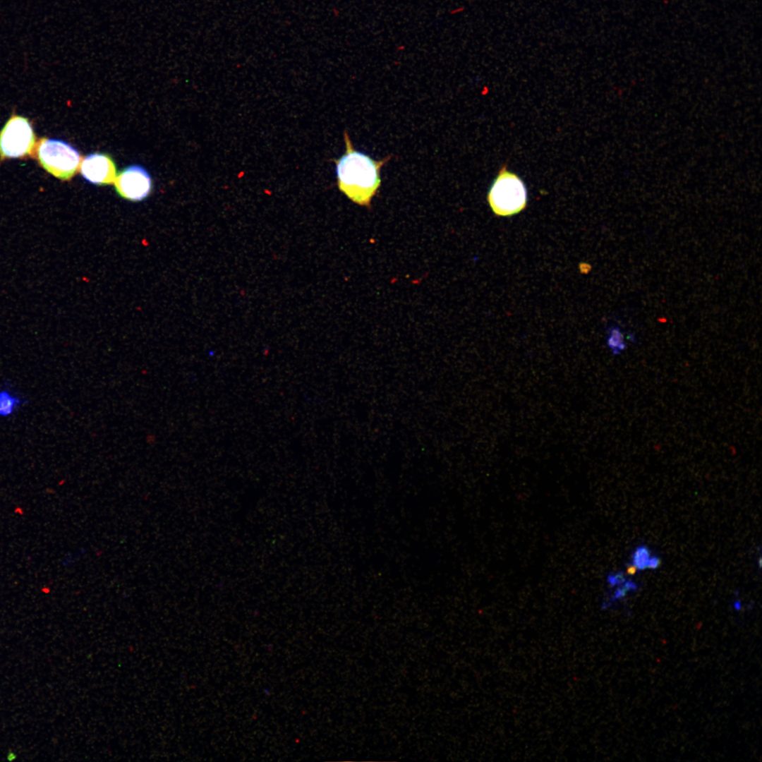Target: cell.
I'll return each mask as SVG.
<instances>
[{
    "mask_svg": "<svg viewBox=\"0 0 762 762\" xmlns=\"http://www.w3.org/2000/svg\"><path fill=\"white\" fill-rule=\"evenodd\" d=\"M623 586L626 588V590L627 591H636L637 589L636 584L635 583H634L633 581H626L624 583Z\"/></svg>",
    "mask_w": 762,
    "mask_h": 762,
    "instance_id": "cell-12",
    "label": "cell"
},
{
    "mask_svg": "<svg viewBox=\"0 0 762 762\" xmlns=\"http://www.w3.org/2000/svg\"><path fill=\"white\" fill-rule=\"evenodd\" d=\"M636 572H637V568L633 564L631 565H629V566L627 567V575H630V576L634 575L636 573Z\"/></svg>",
    "mask_w": 762,
    "mask_h": 762,
    "instance_id": "cell-14",
    "label": "cell"
},
{
    "mask_svg": "<svg viewBox=\"0 0 762 762\" xmlns=\"http://www.w3.org/2000/svg\"><path fill=\"white\" fill-rule=\"evenodd\" d=\"M487 200L498 216H511L523 210L527 202V190L522 179L502 166L488 190Z\"/></svg>",
    "mask_w": 762,
    "mask_h": 762,
    "instance_id": "cell-2",
    "label": "cell"
},
{
    "mask_svg": "<svg viewBox=\"0 0 762 762\" xmlns=\"http://www.w3.org/2000/svg\"><path fill=\"white\" fill-rule=\"evenodd\" d=\"M119 195L126 200L138 202L149 196L152 191V179L142 166H128L119 172L114 181Z\"/></svg>",
    "mask_w": 762,
    "mask_h": 762,
    "instance_id": "cell-5",
    "label": "cell"
},
{
    "mask_svg": "<svg viewBox=\"0 0 762 762\" xmlns=\"http://www.w3.org/2000/svg\"><path fill=\"white\" fill-rule=\"evenodd\" d=\"M627 592V591L622 586V587L617 588V590L616 591L613 598H622L623 596L625 595Z\"/></svg>",
    "mask_w": 762,
    "mask_h": 762,
    "instance_id": "cell-13",
    "label": "cell"
},
{
    "mask_svg": "<svg viewBox=\"0 0 762 762\" xmlns=\"http://www.w3.org/2000/svg\"><path fill=\"white\" fill-rule=\"evenodd\" d=\"M36 145V137L28 119L12 115L0 131L1 160L31 155Z\"/></svg>",
    "mask_w": 762,
    "mask_h": 762,
    "instance_id": "cell-4",
    "label": "cell"
},
{
    "mask_svg": "<svg viewBox=\"0 0 762 762\" xmlns=\"http://www.w3.org/2000/svg\"><path fill=\"white\" fill-rule=\"evenodd\" d=\"M660 564L661 560L659 557H651L648 562L647 568L651 569H655L660 567Z\"/></svg>",
    "mask_w": 762,
    "mask_h": 762,
    "instance_id": "cell-11",
    "label": "cell"
},
{
    "mask_svg": "<svg viewBox=\"0 0 762 762\" xmlns=\"http://www.w3.org/2000/svg\"><path fill=\"white\" fill-rule=\"evenodd\" d=\"M80 171L85 180L97 186L111 184L116 176V167L112 157L104 152H94L84 157Z\"/></svg>",
    "mask_w": 762,
    "mask_h": 762,
    "instance_id": "cell-6",
    "label": "cell"
},
{
    "mask_svg": "<svg viewBox=\"0 0 762 762\" xmlns=\"http://www.w3.org/2000/svg\"><path fill=\"white\" fill-rule=\"evenodd\" d=\"M36 155L40 164L62 181L71 180L82 161L78 150L59 139L41 138L36 145Z\"/></svg>",
    "mask_w": 762,
    "mask_h": 762,
    "instance_id": "cell-3",
    "label": "cell"
},
{
    "mask_svg": "<svg viewBox=\"0 0 762 762\" xmlns=\"http://www.w3.org/2000/svg\"><path fill=\"white\" fill-rule=\"evenodd\" d=\"M625 581H626V578H625L623 572H619L617 574H615L614 576H610L609 577V582L612 586L613 585L622 584V583H624Z\"/></svg>",
    "mask_w": 762,
    "mask_h": 762,
    "instance_id": "cell-10",
    "label": "cell"
},
{
    "mask_svg": "<svg viewBox=\"0 0 762 762\" xmlns=\"http://www.w3.org/2000/svg\"><path fill=\"white\" fill-rule=\"evenodd\" d=\"M28 403V399L15 389L11 384L6 382L0 386L1 419L13 417Z\"/></svg>",
    "mask_w": 762,
    "mask_h": 762,
    "instance_id": "cell-7",
    "label": "cell"
},
{
    "mask_svg": "<svg viewBox=\"0 0 762 762\" xmlns=\"http://www.w3.org/2000/svg\"><path fill=\"white\" fill-rule=\"evenodd\" d=\"M650 557L649 549L644 545H641L638 547L634 552L632 555V563L637 569L644 570L647 568Z\"/></svg>",
    "mask_w": 762,
    "mask_h": 762,
    "instance_id": "cell-9",
    "label": "cell"
},
{
    "mask_svg": "<svg viewBox=\"0 0 762 762\" xmlns=\"http://www.w3.org/2000/svg\"><path fill=\"white\" fill-rule=\"evenodd\" d=\"M607 345L615 356L621 354L627 349L624 336L619 327L614 326L608 329Z\"/></svg>",
    "mask_w": 762,
    "mask_h": 762,
    "instance_id": "cell-8",
    "label": "cell"
},
{
    "mask_svg": "<svg viewBox=\"0 0 762 762\" xmlns=\"http://www.w3.org/2000/svg\"><path fill=\"white\" fill-rule=\"evenodd\" d=\"M344 137L346 151L339 158L333 159L338 188L353 202L370 207L381 184L380 169L392 155L375 161L353 148L346 131Z\"/></svg>",
    "mask_w": 762,
    "mask_h": 762,
    "instance_id": "cell-1",
    "label": "cell"
}]
</instances>
